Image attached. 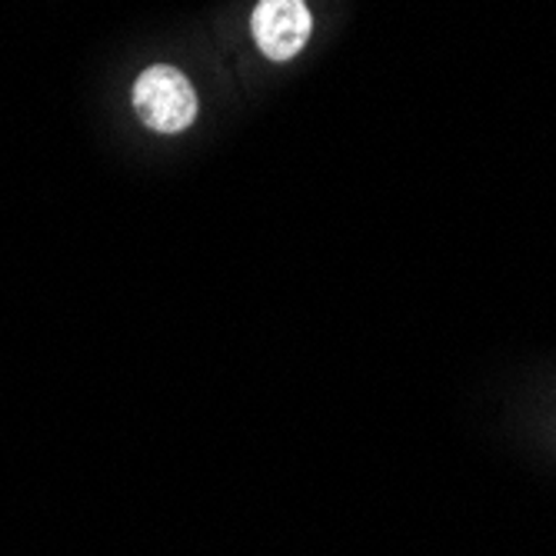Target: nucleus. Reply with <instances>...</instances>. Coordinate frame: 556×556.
Returning <instances> with one entry per match:
<instances>
[{
  "instance_id": "obj_2",
  "label": "nucleus",
  "mask_w": 556,
  "mask_h": 556,
  "mask_svg": "<svg viewBox=\"0 0 556 556\" xmlns=\"http://www.w3.org/2000/svg\"><path fill=\"white\" fill-rule=\"evenodd\" d=\"M311 11L303 0H261L254 11V40L270 61H290L311 37Z\"/></svg>"
},
{
  "instance_id": "obj_1",
  "label": "nucleus",
  "mask_w": 556,
  "mask_h": 556,
  "mask_svg": "<svg viewBox=\"0 0 556 556\" xmlns=\"http://www.w3.org/2000/svg\"><path fill=\"white\" fill-rule=\"evenodd\" d=\"M134 108L150 130L180 134L197 117V93L177 67L157 64L134 84Z\"/></svg>"
}]
</instances>
